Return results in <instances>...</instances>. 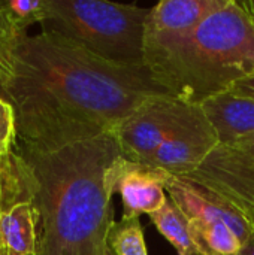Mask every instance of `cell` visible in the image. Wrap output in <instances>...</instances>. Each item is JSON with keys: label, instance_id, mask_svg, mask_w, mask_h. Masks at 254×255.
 I'll return each instance as SVG.
<instances>
[{"label": "cell", "instance_id": "cell-24", "mask_svg": "<svg viewBox=\"0 0 254 255\" xmlns=\"http://www.w3.org/2000/svg\"><path fill=\"white\" fill-rule=\"evenodd\" d=\"M31 255H36V254H31Z\"/></svg>", "mask_w": 254, "mask_h": 255}, {"label": "cell", "instance_id": "cell-15", "mask_svg": "<svg viewBox=\"0 0 254 255\" xmlns=\"http://www.w3.org/2000/svg\"><path fill=\"white\" fill-rule=\"evenodd\" d=\"M150 220L157 232L175 248L178 255H199L190 236L187 218L169 197L159 212L150 215Z\"/></svg>", "mask_w": 254, "mask_h": 255}, {"label": "cell", "instance_id": "cell-11", "mask_svg": "<svg viewBox=\"0 0 254 255\" xmlns=\"http://www.w3.org/2000/svg\"><path fill=\"white\" fill-rule=\"evenodd\" d=\"M201 106L214 126L220 143L254 134V97L223 93L208 99Z\"/></svg>", "mask_w": 254, "mask_h": 255}, {"label": "cell", "instance_id": "cell-9", "mask_svg": "<svg viewBox=\"0 0 254 255\" xmlns=\"http://www.w3.org/2000/svg\"><path fill=\"white\" fill-rule=\"evenodd\" d=\"M166 193L187 221L202 220L225 223L243 244L253 235V226L241 209L196 182L171 175L166 181Z\"/></svg>", "mask_w": 254, "mask_h": 255}, {"label": "cell", "instance_id": "cell-8", "mask_svg": "<svg viewBox=\"0 0 254 255\" xmlns=\"http://www.w3.org/2000/svg\"><path fill=\"white\" fill-rule=\"evenodd\" d=\"M171 175L138 163L124 155L112 167L114 193H118L123 203L124 220L139 218L141 215L159 212L168 202L166 181Z\"/></svg>", "mask_w": 254, "mask_h": 255}, {"label": "cell", "instance_id": "cell-14", "mask_svg": "<svg viewBox=\"0 0 254 255\" xmlns=\"http://www.w3.org/2000/svg\"><path fill=\"white\" fill-rule=\"evenodd\" d=\"M189 230L199 255H238L244 245L240 238L220 221L190 220Z\"/></svg>", "mask_w": 254, "mask_h": 255}, {"label": "cell", "instance_id": "cell-10", "mask_svg": "<svg viewBox=\"0 0 254 255\" xmlns=\"http://www.w3.org/2000/svg\"><path fill=\"white\" fill-rule=\"evenodd\" d=\"M229 0H162L150 7L145 24V54L195 30Z\"/></svg>", "mask_w": 254, "mask_h": 255}, {"label": "cell", "instance_id": "cell-18", "mask_svg": "<svg viewBox=\"0 0 254 255\" xmlns=\"http://www.w3.org/2000/svg\"><path fill=\"white\" fill-rule=\"evenodd\" d=\"M16 146L15 114L9 103L0 99V152H9Z\"/></svg>", "mask_w": 254, "mask_h": 255}, {"label": "cell", "instance_id": "cell-5", "mask_svg": "<svg viewBox=\"0 0 254 255\" xmlns=\"http://www.w3.org/2000/svg\"><path fill=\"white\" fill-rule=\"evenodd\" d=\"M219 194L243 212L254 208V134L220 143L192 173L178 176Z\"/></svg>", "mask_w": 254, "mask_h": 255}, {"label": "cell", "instance_id": "cell-21", "mask_svg": "<svg viewBox=\"0 0 254 255\" xmlns=\"http://www.w3.org/2000/svg\"><path fill=\"white\" fill-rule=\"evenodd\" d=\"M241 7L254 19V0H247V1H240Z\"/></svg>", "mask_w": 254, "mask_h": 255}, {"label": "cell", "instance_id": "cell-19", "mask_svg": "<svg viewBox=\"0 0 254 255\" xmlns=\"http://www.w3.org/2000/svg\"><path fill=\"white\" fill-rule=\"evenodd\" d=\"M228 93H232L237 96H244V97H254V72L250 73L249 76H246L244 79L238 81Z\"/></svg>", "mask_w": 254, "mask_h": 255}, {"label": "cell", "instance_id": "cell-2", "mask_svg": "<svg viewBox=\"0 0 254 255\" xmlns=\"http://www.w3.org/2000/svg\"><path fill=\"white\" fill-rule=\"evenodd\" d=\"M16 148L37 184L36 255H106L112 167L123 157L114 133L54 149Z\"/></svg>", "mask_w": 254, "mask_h": 255}, {"label": "cell", "instance_id": "cell-6", "mask_svg": "<svg viewBox=\"0 0 254 255\" xmlns=\"http://www.w3.org/2000/svg\"><path fill=\"white\" fill-rule=\"evenodd\" d=\"M195 105L175 96L154 97L123 120L111 133L118 140L123 155L144 163L189 117Z\"/></svg>", "mask_w": 254, "mask_h": 255}, {"label": "cell", "instance_id": "cell-13", "mask_svg": "<svg viewBox=\"0 0 254 255\" xmlns=\"http://www.w3.org/2000/svg\"><path fill=\"white\" fill-rule=\"evenodd\" d=\"M0 247L9 255H31L37 251V212L24 203L0 215Z\"/></svg>", "mask_w": 254, "mask_h": 255}, {"label": "cell", "instance_id": "cell-20", "mask_svg": "<svg viewBox=\"0 0 254 255\" xmlns=\"http://www.w3.org/2000/svg\"><path fill=\"white\" fill-rule=\"evenodd\" d=\"M238 255H254V232L253 235L247 239V242L243 245Z\"/></svg>", "mask_w": 254, "mask_h": 255}, {"label": "cell", "instance_id": "cell-1", "mask_svg": "<svg viewBox=\"0 0 254 255\" xmlns=\"http://www.w3.org/2000/svg\"><path fill=\"white\" fill-rule=\"evenodd\" d=\"M174 96L147 66L106 61L54 33L18 34L0 7V99L16 145L54 149L111 133L154 97Z\"/></svg>", "mask_w": 254, "mask_h": 255}, {"label": "cell", "instance_id": "cell-17", "mask_svg": "<svg viewBox=\"0 0 254 255\" xmlns=\"http://www.w3.org/2000/svg\"><path fill=\"white\" fill-rule=\"evenodd\" d=\"M4 18L18 34H25L27 28L42 22L46 12V0H0Z\"/></svg>", "mask_w": 254, "mask_h": 255}, {"label": "cell", "instance_id": "cell-3", "mask_svg": "<svg viewBox=\"0 0 254 255\" xmlns=\"http://www.w3.org/2000/svg\"><path fill=\"white\" fill-rule=\"evenodd\" d=\"M145 66L175 97L202 105L254 72V19L229 0L190 33L147 52Z\"/></svg>", "mask_w": 254, "mask_h": 255}, {"label": "cell", "instance_id": "cell-7", "mask_svg": "<svg viewBox=\"0 0 254 255\" xmlns=\"http://www.w3.org/2000/svg\"><path fill=\"white\" fill-rule=\"evenodd\" d=\"M220 145L219 134L201 105H195L189 117L144 161L172 176L195 172Z\"/></svg>", "mask_w": 254, "mask_h": 255}, {"label": "cell", "instance_id": "cell-23", "mask_svg": "<svg viewBox=\"0 0 254 255\" xmlns=\"http://www.w3.org/2000/svg\"><path fill=\"white\" fill-rule=\"evenodd\" d=\"M0 255H9V253H7L6 250H3V248L0 247Z\"/></svg>", "mask_w": 254, "mask_h": 255}, {"label": "cell", "instance_id": "cell-4", "mask_svg": "<svg viewBox=\"0 0 254 255\" xmlns=\"http://www.w3.org/2000/svg\"><path fill=\"white\" fill-rule=\"evenodd\" d=\"M150 9L103 0H46L42 31L66 37L121 66H145Z\"/></svg>", "mask_w": 254, "mask_h": 255}, {"label": "cell", "instance_id": "cell-22", "mask_svg": "<svg viewBox=\"0 0 254 255\" xmlns=\"http://www.w3.org/2000/svg\"><path fill=\"white\" fill-rule=\"evenodd\" d=\"M244 214H246V217L249 218V221L252 223V226H253V229H254V208L249 209V211H246Z\"/></svg>", "mask_w": 254, "mask_h": 255}, {"label": "cell", "instance_id": "cell-12", "mask_svg": "<svg viewBox=\"0 0 254 255\" xmlns=\"http://www.w3.org/2000/svg\"><path fill=\"white\" fill-rule=\"evenodd\" d=\"M36 179L22 154L15 146L0 152V215L24 203H33Z\"/></svg>", "mask_w": 254, "mask_h": 255}, {"label": "cell", "instance_id": "cell-16", "mask_svg": "<svg viewBox=\"0 0 254 255\" xmlns=\"http://www.w3.org/2000/svg\"><path fill=\"white\" fill-rule=\"evenodd\" d=\"M106 255H148L139 218L114 221L106 239Z\"/></svg>", "mask_w": 254, "mask_h": 255}]
</instances>
